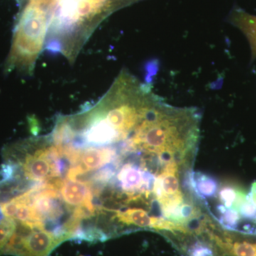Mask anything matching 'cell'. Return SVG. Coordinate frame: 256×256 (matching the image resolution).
Returning a JSON list of instances; mask_svg holds the SVG:
<instances>
[{"mask_svg":"<svg viewBox=\"0 0 256 256\" xmlns=\"http://www.w3.org/2000/svg\"><path fill=\"white\" fill-rule=\"evenodd\" d=\"M142 0H54L48 10L44 50L70 64L78 58L98 26L114 12Z\"/></svg>","mask_w":256,"mask_h":256,"instance_id":"cell-1","label":"cell"},{"mask_svg":"<svg viewBox=\"0 0 256 256\" xmlns=\"http://www.w3.org/2000/svg\"><path fill=\"white\" fill-rule=\"evenodd\" d=\"M62 240L45 229L32 228L18 223L1 254L15 256H50Z\"/></svg>","mask_w":256,"mask_h":256,"instance_id":"cell-3","label":"cell"},{"mask_svg":"<svg viewBox=\"0 0 256 256\" xmlns=\"http://www.w3.org/2000/svg\"><path fill=\"white\" fill-rule=\"evenodd\" d=\"M230 23L245 34L252 48V58H256V16L244 10H234L230 16Z\"/></svg>","mask_w":256,"mask_h":256,"instance_id":"cell-6","label":"cell"},{"mask_svg":"<svg viewBox=\"0 0 256 256\" xmlns=\"http://www.w3.org/2000/svg\"><path fill=\"white\" fill-rule=\"evenodd\" d=\"M16 228V222L13 218H6L0 224V252L9 242Z\"/></svg>","mask_w":256,"mask_h":256,"instance_id":"cell-7","label":"cell"},{"mask_svg":"<svg viewBox=\"0 0 256 256\" xmlns=\"http://www.w3.org/2000/svg\"><path fill=\"white\" fill-rule=\"evenodd\" d=\"M188 256H213V252L208 246L202 242H195L188 248Z\"/></svg>","mask_w":256,"mask_h":256,"instance_id":"cell-8","label":"cell"},{"mask_svg":"<svg viewBox=\"0 0 256 256\" xmlns=\"http://www.w3.org/2000/svg\"><path fill=\"white\" fill-rule=\"evenodd\" d=\"M48 25L46 10L32 3L25 6L16 22L5 65L8 73L18 70L28 75L33 74L37 60L45 48Z\"/></svg>","mask_w":256,"mask_h":256,"instance_id":"cell-2","label":"cell"},{"mask_svg":"<svg viewBox=\"0 0 256 256\" xmlns=\"http://www.w3.org/2000/svg\"><path fill=\"white\" fill-rule=\"evenodd\" d=\"M248 193L252 203L256 207V181L252 182Z\"/></svg>","mask_w":256,"mask_h":256,"instance_id":"cell-9","label":"cell"},{"mask_svg":"<svg viewBox=\"0 0 256 256\" xmlns=\"http://www.w3.org/2000/svg\"><path fill=\"white\" fill-rule=\"evenodd\" d=\"M226 230L218 242L229 256H256V242L250 238L252 235Z\"/></svg>","mask_w":256,"mask_h":256,"instance_id":"cell-5","label":"cell"},{"mask_svg":"<svg viewBox=\"0 0 256 256\" xmlns=\"http://www.w3.org/2000/svg\"><path fill=\"white\" fill-rule=\"evenodd\" d=\"M60 196L69 208L85 206L96 214L98 212L94 203V193L92 184L87 182L64 178L60 188Z\"/></svg>","mask_w":256,"mask_h":256,"instance_id":"cell-4","label":"cell"}]
</instances>
